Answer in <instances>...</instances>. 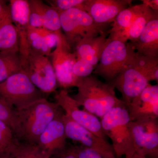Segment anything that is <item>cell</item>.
<instances>
[{"instance_id":"cell-1","label":"cell","mask_w":158,"mask_h":158,"mask_svg":"<svg viewBox=\"0 0 158 158\" xmlns=\"http://www.w3.org/2000/svg\"><path fill=\"white\" fill-rule=\"evenodd\" d=\"M63 111L56 103L51 102L46 98L15 110L17 127L16 139L37 145L44 129Z\"/></svg>"},{"instance_id":"cell-2","label":"cell","mask_w":158,"mask_h":158,"mask_svg":"<svg viewBox=\"0 0 158 158\" xmlns=\"http://www.w3.org/2000/svg\"><path fill=\"white\" fill-rule=\"evenodd\" d=\"M77 88L73 98L84 110L101 119L113 108L124 102L117 98L111 84L102 81L94 75L83 79Z\"/></svg>"},{"instance_id":"cell-3","label":"cell","mask_w":158,"mask_h":158,"mask_svg":"<svg viewBox=\"0 0 158 158\" xmlns=\"http://www.w3.org/2000/svg\"><path fill=\"white\" fill-rule=\"evenodd\" d=\"M19 54L21 70L34 86L44 94L55 92L58 82L49 57L34 52L27 43L19 44Z\"/></svg>"},{"instance_id":"cell-4","label":"cell","mask_w":158,"mask_h":158,"mask_svg":"<svg viewBox=\"0 0 158 158\" xmlns=\"http://www.w3.org/2000/svg\"><path fill=\"white\" fill-rule=\"evenodd\" d=\"M101 119L102 128L111 139L116 157H126L134 154L129 113L125 103L113 108Z\"/></svg>"},{"instance_id":"cell-5","label":"cell","mask_w":158,"mask_h":158,"mask_svg":"<svg viewBox=\"0 0 158 158\" xmlns=\"http://www.w3.org/2000/svg\"><path fill=\"white\" fill-rule=\"evenodd\" d=\"M149 64L147 57L136 52L113 82L110 83L121 93L127 108L149 84Z\"/></svg>"},{"instance_id":"cell-6","label":"cell","mask_w":158,"mask_h":158,"mask_svg":"<svg viewBox=\"0 0 158 158\" xmlns=\"http://www.w3.org/2000/svg\"><path fill=\"white\" fill-rule=\"evenodd\" d=\"M59 16L62 32L72 50L81 40L97 37L109 30L96 24L86 11L77 8L63 11Z\"/></svg>"},{"instance_id":"cell-7","label":"cell","mask_w":158,"mask_h":158,"mask_svg":"<svg viewBox=\"0 0 158 158\" xmlns=\"http://www.w3.org/2000/svg\"><path fill=\"white\" fill-rule=\"evenodd\" d=\"M0 98L18 110L46 98L21 70L0 83Z\"/></svg>"},{"instance_id":"cell-8","label":"cell","mask_w":158,"mask_h":158,"mask_svg":"<svg viewBox=\"0 0 158 158\" xmlns=\"http://www.w3.org/2000/svg\"><path fill=\"white\" fill-rule=\"evenodd\" d=\"M135 53L129 42L124 43L108 38L93 75L101 77L106 83L110 84Z\"/></svg>"},{"instance_id":"cell-9","label":"cell","mask_w":158,"mask_h":158,"mask_svg":"<svg viewBox=\"0 0 158 158\" xmlns=\"http://www.w3.org/2000/svg\"><path fill=\"white\" fill-rule=\"evenodd\" d=\"M53 67L58 86L63 89L77 87L83 79L77 77L73 73L77 58L65 37H62L49 56Z\"/></svg>"},{"instance_id":"cell-10","label":"cell","mask_w":158,"mask_h":158,"mask_svg":"<svg viewBox=\"0 0 158 158\" xmlns=\"http://www.w3.org/2000/svg\"><path fill=\"white\" fill-rule=\"evenodd\" d=\"M135 152L146 158H158V118L131 121Z\"/></svg>"},{"instance_id":"cell-11","label":"cell","mask_w":158,"mask_h":158,"mask_svg":"<svg viewBox=\"0 0 158 158\" xmlns=\"http://www.w3.org/2000/svg\"><path fill=\"white\" fill-rule=\"evenodd\" d=\"M55 98L56 103L72 120L96 135L107 140V137L102 128L100 120L93 114L81 110L76 101L70 96L67 90L62 89L56 93Z\"/></svg>"},{"instance_id":"cell-12","label":"cell","mask_w":158,"mask_h":158,"mask_svg":"<svg viewBox=\"0 0 158 158\" xmlns=\"http://www.w3.org/2000/svg\"><path fill=\"white\" fill-rule=\"evenodd\" d=\"M131 0H85V11L94 22L106 28L120 11L131 6Z\"/></svg>"},{"instance_id":"cell-13","label":"cell","mask_w":158,"mask_h":158,"mask_svg":"<svg viewBox=\"0 0 158 158\" xmlns=\"http://www.w3.org/2000/svg\"><path fill=\"white\" fill-rule=\"evenodd\" d=\"M67 138L80 142L90 149L107 153H115L113 146L107 141L94 135L89 130L72 120L65 114L62 116Z\"/></svg>"},{"instance_id":"cell-14","label":"cell","mask_w":158,"mask_h":158,"mask_svg":"<svg viewBox=\"0 0 158 158\" xmlns=\"http://www.w3.org/2000/svg\"><path fill=\"white\" fill-rule=\"evenodd\" d=\"M131 121L158 118V86L148 84L128 107Z\"/></svg>"},{"instance_id":"cell-15","label":"cell","mask_w":158,"mask_h":158,"mask_svg":"<svg viewBox=\"0 0 158 158\" xmlns=\"http://www.w3.org/2000/svg\"><path fill=\"white\" fill-rule=\"evenodd\" d=\"M64 113L59 114L50 123L40 136L37 145L49 156L66 147L67 139L62 120Z\"/></svg>"},{"instance_id":"cell-16","label":"cell","mask_w":158,"mask_h":158,"mask_svg":"<svg viewBox=\"0 0 158 158\" xmlns=\"http://www.w3.org/2000/svg\"><path fill=\"white\" fill-rule=\"evenodd\" d=\"M129 42L138 54L150 58H158V14L148 23L134 42Z\"/></svg>"},{"instance_id":"cell-17","label":"cell","mask_w":158,"mask_h":158,"mask_svg":"<svg viewBox=\"0 0 158 158\" xmlns=\"http://www.w3.org/2000/svg\"><path fill=\"white\" fill-rule=\"evenodd\" d=\"M109 31L97 37L83 40L76 44L73 51L77 59L87 61L96 68L107 42Z\"/></svg>"},{"instance_id":"cell-18","label":"cell","mask_w":158,"mask_h":158,"mask_svg":"<svg viewBox=\"0 0 158 158\" xmlns=\"http://www.w3.org/2000/svg\"><path fill=\"white\" fill-rule=\"evenodd\" d=\"M157 14H158V11H153L142 3L140 11L129 27L118 34L109 36L108 38L124 43L127 42L128 40L130 42H134L141 34L148 23Z\"/></svg>"},{"instance_id":"cell-19","label":"cell","mask_w":158,"mask_h":158,"mask_svg":"<svg viewBox=\"0 0 158 158\" xmlns=\"http://www.w3.org/2000/svg\"><path fill=\"white\" fill-rule=\"evenodd\" d=\"M19 37L17 29L11 21L9 10L0 19V52H19Z\"/></svg>"},{"instance_id":"cell-20","label":"cell","mask_w":158,"mask_h":158,"mask_svg":"<svg viewBox=\"0 0 158 158\" xmlns=\"http://www.w3.org/2000/svg\"><path fill=\"white\" fill-rule=\"evenodd\" d=\"M9 13L11 21L17 31L25 30L29 27L30 6L27 0H10Z\"/></svg>"},{"instance_id":"cell-21","label":"cell","mask_w":158,"mask_h":158,"mask_svg":"<svg viewBox=\"0 0 158 158\" xmlns=\"http://www.w3.org/2000/svg\"><path fill=\"white\" fill-rule=\"evenodd\" d=\"M21 71L19 52H0V83Z\"/></svg>"},{"instance_id":"cell-22","label":"cell","mask_w":158,"mask_h":158,"mask_svg":"<svg viewBox=\"0 0 158 158\" xmlns=\"http://www.w3.org/2000/svg\"><path fill=\"white\" fill-rule=\"evenodd\" d=\"M142 4L131 6L120 11L112 23L109 36H113L128 28L141 9Z\"/></svg>"},{"instance_id":"cell-23","label":"cell","mask_w":158,"mask_h":158,"mask_svg":"<svg viewBox=\"0 0 158 158\" xmlns=\"http://www.w3.org/2000/svg\"><path fill=\"white\" fill-rule=\"evenodd\" d=\"M37 145L16 140L9 150V158H50Z\"/></svg>"},{"instance_id":"cell-24","label":"cell","mask_w":158,"mask_h":158,"mask_svg":"<svg viewBox=\"0 0 158 158\" xmlns=\"http://www.w3.org/2000/svg\"><path fill=\"white\" fill-rule=\"evenodd\" d=\"M26 39L30 48L34 52L49 56L52 50L49 48L44 37L37 28L29 27L25 30Z\"/></svg>"},{"instance_id":"cell-25","label":"cell","mask_w":158,"mask_h":158,"mask_svg":"<svg viewBox=\"0 0 158 158\" xmlns=\"http://www.w3.org/2000/svg\"><path fill=\"white\" fill-rule=\"evenodd\" d=\"M43 28L59 34H64L61 29L59 14L53 7L41 1Z\"/></svg>"},{"instance_id":"cell-26","label":"cell","mask_w":158,"mask_h":158,"mask_svg":"<svg viewBox=\"0 0 158 158\" xmlns=\"http://www.w3.org/2000/svg\"><path fill=\"white\" fill-rule=\"evenodd\" d=\"M0 120L12 130L16 138L17 127L15 110L0 98Z\"/></svg>"},{"instance_id":"cell-27","label":"cell","mask_w":158,"mask_h":158,"mask_svg":"<svg viewBox=\"0 0 158 158\" xmlns=\"http://www.w3.org/2000/svg\"><path fill=\"white\" fill-rule=\"evenodd\" d=\"M40 0H30V12L29 26L33 28H43Z\"/></svg>"},{"instance_id":"cell-28","label":"cell","mask_w":158,"mask_h":158,"mask_svg":"<svg viewBox=\"0 0 158 158\" xmlns=\"http://www.w3.org/2000/svg\"><path fill=\"white\" fill-rule=\"evenodd\" d=\"M70 144L78 158H118L114 153H107L90 149L83 145Z\"/></svg>"},{"instance_id":"cell-29","label":"cell","mask_w":158,"mask_h":158,"mask_svg":"<svg viewBox=\"0 0 158 158\" xmlns=\"http://www.w3.org/2000/svg\"><path fill=\"white\" fill-rule=\"evenodd\" d=\"M47 2L59 14L73 8H77L85 11L84 6L85 0H52L47 1Z\"/></svg>"},{"instance_id":"cell-30","label":"cell","mask_w":158,"mask_h":158,"mask_svg":"<svg viewBox=\"0 0 158 158\" xmlns=\"http://www.w3.org/2000/svg\"><path fill=\"white\" fill-rule=\"evenodd\" d=\"M95 69L89 62L82 59H77L73 65V73L77 77L84 79L91 75Z\"/></svg>"},{"instance_id":"cell-31","label":"cell","mask_w":158,"mask_h":158,"mask_svg":"<svg viewBox=\"0 0 158 158\" xmlns=\"http://www.w3.org/2000/svg\"><path fill=\"white\" fill-rule=\"evenodd\" d=\"M50 158H78L71 148L70 144L67 143L64 149L52 155Z\"/></svg>"},{"instance_id":"cell-32","label":"cell","mask_w":158,"mask_h":158,"mask_svg":"<svg viewBox=\"0 0 158 158\" xmlns=\"http://www.w3.org/2000/svg\"><path fill=\"white\" fill-rule=\"evenodd\" d=\"M13 144H10L9 141L6 140V138L0 133V145L2 146L6 150L7 153H8V157H9V150Z\"/></svg>"},{"instance_id":"cell-33","label":"cell","mask_w":158,"mask_h":158,"mask_svg":"<svg viewBox=\"0 0 158 158\" xmlns=\"http://www.w3.org/2000/svg\"><path fill=\"white\" fill-rule=\"evenodd\" d=\"M143 4L146 5L153 11H158V0H142Z\"/></svg>"},{"instance_id":"cell-34","label":"cell","mask_w":158,"mask_h":158,"mask_svg":"<svg viewBox=\"0 0 158 158\" xmlns=\"http://www.w3.org/2000/svg\"><path fill=\"white\" fill-rule=\"evenodd\" d=\"M9 11V6L6 1L0 0V19Z\"/></svg>"},{"instance_id":"cell-35","label":"cell","mask_w":158,"mask_h":158,"mask_svg":"<svg viewBox=\"0 0 158 158\" xmlns=\"http://www.w3.org/2000/svg\"><path fill=\"white\" fill-rule=\"evenodd\" d=\"M0 158H8L7 151L1 145H0Z\"/></svg>"},{"instance_id":"cell-36","label":"cell","mask_w":158,"mask_h":158,"mask_svg":"<svg viewBox=\"0 0 158 158\" xmlns=\"http://www.w3.org/2000/svg\"><path fill=\"white\" fill-rule=\"evenodd\" d=\"M126 158H146L144 156L138 154L137 153L135 152L131 155L129 156L126 157Z\"/></svg>"}]
</instances>
